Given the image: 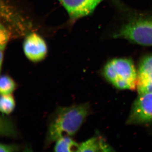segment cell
<instances>
[{
  "label": "cell",
  "instance_id": "6da1fadb",
  "mask_svg": "<svg viewBox=\"0 0 152 152\" xmlns=\"http://www.w3.org/2000/svg\"><path fill=\"white\" fill-rule=\"evenodd\" d=\"M90 112L88 103L58 107L49 120L45 146L48 147L62 137L75 136Z\"/></svg>",
  "mask_w": 152,
  "mask_h": 152
},
{
  "label": "cell",
  "instance_id": "7a4b0ae2",
  "mask_svg": "<svg viewBox=\"0 0 152 152\" xmlns=\"http://www.w3.org/2000/svg\"><path fill=\"white\" fill-rule=\"evenodd\" d=\"M113 37L152 46V15L140 13L131 16L117 29Z\"/></svg>",
  "mask_w": 152,
  "mask_h": 152
},
{
  "label": "cell",
  "instance_id": "3957f363",
  "mask_svg": "<svg viewBox=\"0 0 152 152\" xmlns=\"http://www.w3.org/2000/svg\"><path fill=\"white\" fill-rule=\"evenodd\" d=\"M103 75L117 88L134 90L137 88L138 72L130 59L116 58L109 61L104 67Z\"/></svg>",
  "mask_w": 152,
  "mask_h": 152
},
{
  "label": "cell",
  "instance_id": "277c9868",
  "mask_svg": "<svg viewBox=\"0 0 152 152\" xmlns=\"http://www.w3.org/2000/svg\"><path fill=\"white\" fill-rule=\"evenodd\" d=\"M152 122V93L139 95L134 102L127 123L138 124Z\"/></svg>",
  "mask_w": 152,
  "mask_h": 152
},
{
  "label": "cell",
  "instance_id": "5b68a950",
  "mask_svg": "<svg viewBox=\"0 0 152 152\" xmlns=\"http://www.w3.org/2000/svg\"><path fill=\"white\" fill-rule=\"evenodd\" d=\"M24 53L31 61L38 63L46 57L48 47L43 38L37 33L28 34L23 44Z\"/></svg>",
  "mask_w": 152,
  "mask_h": 152
},
{
  "label": "cell",
  "instance_id": "8992f818",
  "mask_svg": "<svg viewBox=\"0 0 152 152\" xmlns=\"http://www.w3.org/2000/svg\"><path fill=\"white\" fill-rule=\"evenodd\" d=\"M72 20L91 15L101 3L100 0H58Z\"/></svg>",
  "mask_w": 152,
  "mask_h": 152
},
{
  "label": "cell",
  "instance_id": "52a82bcc",
  "mask_svg": "<svg viewBox=\"0 0 152 152\" xmlns=\"http://www.w3.org/2000/svg\"><path fill=\"white\" fill-rule=\"evenodd\" d=\"M137 72V88L139 95L152 93V55L142 59Z\"/></svg>",
  "mask_w": 152,
  "mask_h": 152
},
{
  "label": "cell",
  "instance_id": "ba28073f",
  "mask_svg": "<svg viewBox=\"0 0 152 152\" xmlns=\"http://www.w3.org/2000/svg\"><path fill=\"white\" fill-rule=\"evenodd\" d=\"M110 149L102 139L93 137L79 144L77 152L109 151Z\"/></svg>",
  "mask_w": 152,
  "mask_h": 152
},
{
  "label": "cell",
  "instance_id": "9c48e42d",
  "mask_svg": "<svg viewBox=\"0 0 152 152\" xmlns=\"http://www.w3.org/2000/svg\"><path fill=\"white\" fill-rule=\"evenodd\" d=\"M79 145L72 137L66 136L57 140L54 149L57 152H77Z\"/></svg>",
  "mask_w": 152,
  "mask_h": 152
},
{
  "label": "cell",
  "instance_id": "30bf717a",
  "mask_svg": "<svg viewBox=\"0 0 152 152\" xmlns=\"http://www.w3.org/2000/svg\"><path fill=\"white\" fill-rule=\"evenodd\" d=\"M18 85L12 78L7 75H2L0 79L1 95L12 94L16 89Z\"/></svg>",
  "mask_w": 152,
  "mask_h": 152
},
{
  "label": "cell",
  "instance_id": "8fae6325",
  "mask_svg": "<svg viewBox=\"0 0 152 152\" xmlns=\"http://www.w3.org/2000/svg\"><path fill=\"white\" fill-rule=\"evenodd\" d=\"M15 98L12 94L1 95L0 110L4 115H9L12 113L15 107Z\"/></svg>",
  "mask_w": 152,
  "mask_h": 152
},
{
  "label": "cell",
  "instance_id": "7c38bea8",
  "mask_svg": "<svg viewBox=\"0 0 152 152\" xmlns=\"http://www.w3.org/2000/svg\"><path fill=\"white\" fill-rule=\"evenodd\" d=\"M20 147L17 144H1L0 152H19L20 150Z\"/></svg>",
  "mask_w": 152,
  "mask_h": 152
}]
</instances>
